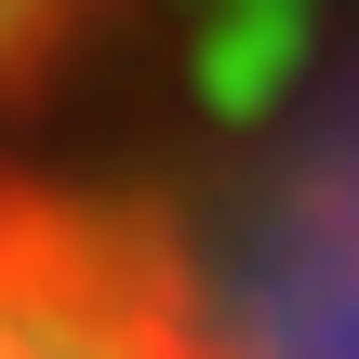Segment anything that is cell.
Wrapping results in <instances>:
<instances>
[{
	"instance_id": "1",
	"label": "cell",
	"mask_w": 359,
	"mask_h": 359,
	"mask_svg": "<svg viewBox=\"0 0 359 359\" xmlns=\"http://www.w3.org/2000/svg\"><path fill=\"white\" fill-rule=\"evenodd\" d=\"M0 359H240L200 226L0 173Z\"/></svg>"
},
{
	"instance_id": "4",
	"label": "cell",
	"mask_w": 359,
	"mask_h": 359,
	"mask_svg": "<svg viewBox=\"0 0 359 359\" xmlns=\"http://www.w3.org/2000/svg\"><path fill=\"white\" fill-rule=\"evenodd\" d=\"M93 13H107V0H0V93H27V80H40Z\"/></svg>"
},
{
	"instance_id": "2",
	"label": "cell",
	"mask_w": 359,
	"mask_h": 359,
	"mask_svg": "<svg viewBox=\"0 0 359 359\" xmlns=\"http://www.w3.org/2000/svg\"><path fill=\"white\" fill-rule=\"evenodd\" d=\"M200 266L240 359H359V93L226 200Z\"/></svg>"
},
{
	"instance_id": "3",
	"label": "cell",
	"mask_w": 359,
	"mask_h": 359,
	"mask_svg": "<svg viewBox=\"0 0 359 359\" xmlns=\"http://www.w3.org/2000/svg\"><path fill=\"white\" fill-rule=\"evenodd\" d=\"M200 80L226 120H266L280 80H306V0H213V40H200Z\"/></svg>"
}]
</instances>
